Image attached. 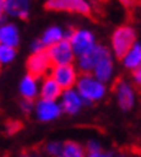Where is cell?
<instances>
[{
	"label": "cell",
	"mask_w": 141,
	"mask_h": 157,
	"mask_svg": "<svg viewBox=\"0 0 141 157\" xmlns=\"http://www.w3.org/2000/svg\"><path fill=\"white\" fill-rule=\"evenodd\" d=\"M75 90L82 98L84 107L92 105L97 101H101L107 95V85L97 81L92 74H79L75 84Z\"/></svg>",
	"instance_id": "cell-1"
},
{
	"label": "cell",
	"mask_w": 141,
	"mask_h": 157,
	"mask_svg": "<svg viewBox=\"0 0 141 157\" xmlns=\"http://www.w3.org/2000/svg\"><path fill=\"white\" fill-rule=\"evenodd\" d=\"M135 42H137L135 29L130 26V25L118 26L111 35V51H112L114 56L121 59L132 48V45Z\"/></svg>",
	"instance_id": "cell-2"
},
{
	"label": "cell",
	"mask_w": 141,
	"mask_h": 157,
	"mask_svg": "<svg viewBox=\"0 0 141 157\" xmlns=\"http://www.w3.org/2000/svg\"><path fill=\"white\" fill-rule=\"evenodd\" d=\"M108 55H111L109 49L105 48L104 45L97 43L91 51H88L86 53H84V55H81V56L76 58L75 67H76V69L79 71V74H91L92 69L95 68V65H97L101 59H104L105 56H108Z\"/></svg>",
	"instance_id": "cell-3"
},
{
	"label": "cell",
	"mask_w": 141,
	"mask_h": 157,
	"mask_svg": "<svg viewBox=\"0 0 141 157\" xmlns=\"http://www.w3.org/2000/svg\"><path fill=\"white\" fill-rule=\"evenodd\" d=\"M49 76L59 85V88L62 91L72 90V88H75V84L78 81V76H79V71L76 69L75 63H72V65H61V67H52L51 72H49Z\"/></svg>",
	"instance_id": "cell-4"
},
{
	"label": "cell",
	"mask_w": 141,
	"mask_h": 157,
	"mask_svg": "<svg viewBox=\"0 0 141 157\" xmlns=\"http://www.w3.org/2000/svg\"><path fill=\"white\" fill-rule=\"evenodd\" d=\"M68 42L72 48L74 55L78 58L94 48L97 45V39L95 35L88 29H74Z\"/></svg>",
	"instance_id": "cell-5"
},
{
	"label": "cell",
	"mask_w": 141,
	"mask_h": 157,
	"mask_svg": "<svg viewBox=\"0 0 141 157\" xmlns=\"http://www.w3.org/2000/svg\"><path fill=\"white\" fill-rule=\"evenodd\" d=\"M45 7L53 12H72L82 16H91L92 13V6L86 0H48Z\"/></svg>",
	"instance_id": "cell-6"
},
{
	"label": "cell",
	"mask_w": 141,
	"mask_h": 157,
	"mask_svg": "<svg viewBox=\"0 0 141 157\" xmlns=\"http://www.w3.org/2000/svg\"><path fill=\"white\" fill-rule=\"evenodd\" d=\"M46 55L51 61L52 67H61V65H72L75 63L76 56L72 52V48L68 40H61L59 43L53 45L46 49Z\"/></svg>",
	"instance_id": "cell-7"
},
{
	"label": "cell",
	"mask_w": 141,
	"mask_h": 157,
	"mask_svg": "<svg viewBox=\"0 0 141 157\" xmlns=\"http://www.w3.org/2000/svg\"><path fill=\"white\" fill-rule=\"evenodd\" d=\"M26 69L29 75L35 76L38 79H42L49 75L52 69V63L46 55V51L39 53H30L26 61Z\"/></svg>",
	"instance_id": "cell-8"
},
{
	"label": "cell",
	"mask_w": 141,
	"mask_h": 157,
	"mask_svg": "<svg viewBox=\"0 0 141 157\" xmlns=\"http://www.w3.org/2000/svg\"><path fill=\"white\" fill-rule=\"evenodd\" d=\"M114 94L117 97L118 107L122 111H130L135 104V91L130 82L117 79L114 82Z\"/></svg>",
	"instance_id": "cell-9"
},
{
	"label": "cell",
	"mask_w": 141,
	"mask_h": 157,
	"mask_svg": "<svg viewBox=\"0 0 141 157\" xmlns=\"http://www.w3.org/2000/svg\"><path fill=\"white\" fill-rule=\"evenodd\" d=\"M33 113L35 117L42 121V123H49L53 120L59 118L62 115L61 107L58 101H46V100H38L35 101V107H33Z\"/></svg>",
	"instance_id": "cell-10"
},
{
	"label": "cell",
	"mask_w": 141,
	"mask_h": 157,
	"mask_svg": "<svg viewBox=\"0 0 141 157\" xmlns=\"http://www.w3.org/2000/svg\"><path fill=\"white\" fill-rule=\"evenodd\" d=\"M58 102H59V107H61L62 113L69 114V115H76L81 109L84 108L82 98H81L79 94L76 92L75 88L62 91V95Z\"/></svg>",
	"instance_id": "cell-11"
},
{
	"label": "cell",
	"mask_w": 141,
	"mask_h": 157,
	"mask_svg": "<svg viewBox=\"0 0 141 157\" xmlns=\"http://www.w3.org/2000/svg\"><path fill=\"white\" fill-rule=\"evenodd\" d=\"M92 76L97 81H99L101 84L107 85L108 82H111V79L114 78V58L112 55H108L104 59L95 65V68L92 69Z\"/></svg>",
	"instance_id": "cell-12"
},
{
	"label": "cell",
	"mask_w": 141,
	"mask_h": 157,
	"mask_svg": "<svg viewBox=\"0 0 141 157\" xmlns=\"http://www.w3.org/2000/svg\"><path fill=\"white\" fill-rule=\"evenodd\" d=\"M0 45H6L10 48H17L20 45V30L13 22H6L0 25Z\"/></svg>",
	"instance_id": "cell-13"
},
{
	"label": "cell",
	"mask_w": 141,
	"mask_h": 157,
	"mask_svg": "<svg viewBox=\"0 0 141 157\" xmlns=\"http://www.w3.org/2000/svg\"><path fill=\"white\" fill-rule=\"evenodd\" d=\"M39 81L38 78L25 74V76L19 82V94L22 100L36 101L39 98Z\"/></svg>",
	"instance_id": "cell-14"
},
{
	"label": "cell",
	"mask_w": 141,
	"mask_h": 157,
	"mask_svg": "<svg viewBox=\"0 0 141 157\" xmlns=\"http://www.w3.org/2000/svg\"><path fill=\"white\" fill-rule=\"evenodd\" d=\"M5 14L14 19H28L30 14V3L28 0H5Z\"/></svg>",
	"instance_id": "cell-15"
},
{
	"label": "cell",
	"mask_w": 141,
	"mask_h": 157,
	"mask_svg": "<svg viewBox=\"0 0 141 157\" xmlns=\"http://www.w3.org/2000/svg\"><path fill=\"white\" fill-rule=\"evenodd\" d=\"M61 95H62V90L49 75L39 81V98L40 100L59 101Z\"/></svg>",
	"instance_id": "cell-16"
},
{
	"label": "cell",
	"mask_w": 141,
	"mask_h": 157,
	"mask_svg": "<svg viewBox=\"0 0 141 157\" xmlns=\"http://www.w3.org/2000/svg\"><path fill=\"white\" fill-rule=\"evenodd\" d=\"M121 62L122 65L127 69H130V71H134L137 68H140L141 67V42L137 40L132 45V48L121 58Z\"/></svg>",
	"instance_id": "cell-17"
},
{
	"label": "cell",
	"mask_w": 141,
	"mask_h": 157,
	"mask_svg": "<svg viewBox=\"0 0 141 157\" xmlns=\"http://www.w3.org/2000/svg\"><path fill=\"white\" fill-rule=\"evenodd\" d=\"M40 42L43 43V46L45 48H51L53 45H56L59 43L61 40H63V28L61 26H56V25H53V26H49V28L45 30L40 36Z\"/></svg>",
	"instance_id": "cell-18"
},
{
	"label": "cell",
	"mask_w": 141,
	"mask_h": 157,
	"mask_svg": "<svg viewBox=\"0 0 141 157\" xmlns=\"http://www.w3.org/2000/svg\"><path fill=\"white\" fill-rule=\"evenodd\" d=\"M59 157H86V151L82 144L68 140L62 143V151Z\"/></svg>",
	"instance_id": "cell-19"
},
{
	"label": "cell",
	"mask_w": 141,
	"mask_h": 157,
	"mask_svg": "<svg viewBox=\"0 0 141 157\" xmlns=\"http://www.w3.org/2000/svg\"><path fill=\"white\" fill-rule=\"evenodd\" d=\"M16 55H17V51L14 48H10V46H6V45H0V68L12 63L16 59Z\"/></svg>",
	"instance_id": "cell-20"
},
{
	"label": "cell",
	"mask_w": 141,
	"mask_h": 157,
	"mask_svg": "<svg viewBox=\"0 0 141 157\" xmlns=\"http://www.w3.org/2000/svg\"><path fill=\"white\" fill-rule=\"evenodd\" d=\"M61 151H62V141L52 140V141H48L45 144V153L49 157H59Z\"/></svg>",
	"instance_id": "cell-21"
},
{
	"label": "cell",
	"mask_w": 141,
	"mask_h": 157,
	"mask_svg": "<svg viewBox=\"0 0 141 157\" xmlns=\"http://www.w3.org/2000/svg\"><path fill=\"white\" fill-rule=\"evenodd\" d=\"M84 147H85V151H86V154H95V153L104 151L101 143H99V141H97V140H90V141L85 144Z\"/></svg>",
	"instance_id": "cell-22"
},
{
	"label": "cell",
	"mask_w": 141,
	"mask_h": 157,
	"mask_svg": "<svg viewBox=\"0 0 141 157\" xmlns=\"http://www.w3.org/2000/svg\"><path fill=\"white\" fill-rule=\"evenodd\" d=\"M22 128V124L19 121H16V120H9L7 123H6V133L12 136V134H16L19 130Z\"/></svg>",
	"instance_id": "cell-23"
},
{
	"label": "cell",
	"mask_w": 141,
	"mask_h": 157,
	"mask_svg": "<svg viewBox=\"0 0 141 157\" xmlns=\"http://www.w3.org/2000/svg\"><path fill=\"white\" fill-rule=\"evenodd\" d=\"M33 107H35V101H29V100H22L20 101V108L25 114H30L33 113Z\"/></svg>",
	"instance_id": "cell-24"
},
{
	"label": "cell",
	"mask_w": 141,
	"mask_h": 157,
	"mask_svg": "<svg viewBox=\"0 0 141 157\" xmlns=\"http://www.w3.org/2000/svg\"><path fill=\"white\" fill-rule=\"evenodd\" d=\"M46 51V48L43 46V43L40 42V39H35L32 43H30V52L32 53H39Z\"/></svg>",
	"instance_id": "cell-25"
},
{
	"label": "cell",
	"mask_w": 141,
	"mask_h": 157,
	"mask_svg": "<svg viewBox=\"0 0 141 157\" xmlns=\"http://www.w3.org/2000/svg\"><path fill=\"white\" fill-rule=\"evenodd\" d=\"M131 78H132V82H134V85L141 88V67L131 71Z\"/></svg>",
	"instance_id": "cell-26"
},
{
	"label": "cell",
	"mask_w": 141,
	"mask_h": 157,
	"mask_svg": "<svg viewBox=\"0 0 141 157\" xmlns=\"http://www.w3.org/2000/svg\"><path fill=\"white\" fill-rule=\"evenodd\" d=\"M114 154L111 151H101L95 153V154H86V157H112Z\"/></svg>",
	"instance_id": "cell-27"
},
{
	"label": "cell",
	"mask_w": 141,
	"mask_h": 157,
	"mask_svg": "<svg viewBox=\"0 0 141 157\" xmlns=\"http://www.w3.org/2000/svg\"><path fill=\"white\" fill-rule=\"evenodd\" d=\"M19 157H40V156L35 154V153H22Z\"/></svg>",
	"instance_id": "cell-28"
},
{
	"label": "cell",
	"mask_w": 141,
	"mask_h": 157,
	"mask_svg": "<svg viewBox=\"0 0 141 157\" xmlns=\"http://www.w3.org/2000/svg\"><path fill=\"white\" fill-rule=\"evenodd\" d=\"M5 14V0H0V16Z\"/></svg>",
	"instance_id": "cell-29"
},
{
	"label": "cell",
	"mask_w": 141,
	"mask_h": 157,
	"mask_svg": "<svg viewBox=\"0 0 141 157\" xmlns=\"http://www.w3.org/2000/svg\"><path fill=\"white\" fill-rule=\"evenodd\" d=\"M112 157H125V156H122V154H117V156H112Z\"/></svg>",
	"instance_id": "cell-30"
}]
</instances>
